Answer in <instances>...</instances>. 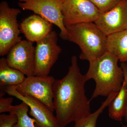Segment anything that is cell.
I'll list each match as a JSON object with an SVG mask.
<instances>
[{
    "instance_id": "cell-1",
    "label": "cell",
    "mask_w": 127,
    "mask_h": 127,
    "mask_svg": "<svg viewBox=\"0 0 127 127\" xmlns=\"http://www.w3.org/2000/svg\"><path fill=\"white\" fill-rule=\"evenodd\" d=\"M87 82L80 71L77 57L73 56L67 74L61 79H55L53 87V106L59 127H66L91 113L85 93Z\"/></svg>"
},
{
    "instance_id": "cell-2",
    "label": "cell",
    "mask_w": 127,
    "mask_h": 127,
    "mask_svg": "<svg viewBox=\"0 0 127 127\" xmlns=\"http://www.w3.org/2000/svg\"><path fill=\"white\" fill-rule=\"evenodd\" d=\"M119 61L107 52L98 59L89 62L88 70L84 76L87 81L93 79L96 84L91 100L99 96L107 97L120 91L124 77L122 68L118 66Z\"/></svg>"
},
{
    "instance_id": "cell-3",
    "label": "cell",
    "mask_w": 127,
    "mask_h": 127,
    "mask_svg": "<svg viewBox=\"0 0 127 127\" xmlns=\"http://www.w3.org/2000/svg\"><path fill=\"white\" fill-rule=\"evenodd\" d=\"M67 40L79 46L80 59L93 61L108 52V36L94 22L78 23L66 27Z\"/></svg>"
},
{
    "instance_id": "cell-4",
    "label": "cell",
    "mask_w": 127,
    "mask_h": 127,
    "mask_svg": "<svg viewBox=\"0 0 127 127\" xmlns=\"http://www.w3.org/2000/svg\"><path fill=\"white\" fill-rule=\"evenodd\" d=\"M21 13L17 8L9 6L3 1L0 4V56L8 54L11 47L22 40L17 18Z\"/></svg>"
},
{
    "instance_id": "cell-5",
    "label": "cell",
    "mask_w": 127,
    "mask_h": 127,
    "mask_svg": "<svg viewBox=\"0 0 127 127\" xmlns=\"http://www.w3.org/2000/svg\"><path fill=\"white\" fill-rule=\"evenodd\" d=\"M18 5L23 10L32 11L60 30L59 36L67 40L68 32L63 22L62 12L63 0H18Z\"/></svg>"
},
{
    "instance_id": "cell-6",
    "label": "cell",
    "mask_w": 127,
    "mask_h": 127,
    "mask_svg": "<svg viewBox=\"0 0 127 127\" xmlns=\"http://www.w3.org/2000/svg\"><path fill=\"white\" fill-rule=\"evenodd\" d=\"M58 35L52 31L36 42L35 47V76H47L58 59L62 48L58 44Z\"/></svg>"
},
{
    "instance_id": "cell-7",
    "label": "cell",
    "mask_w": 127,
    "mask_h": 127,
    "mask_svg": "<svg viewBox=\"0 0 127 127\" xmlns=\"http://www.w3.org/2000/svg\"><path fill=\"white\" fill-rule=\"evenodd\" d=\"M55 79L51 76H37L26 78L16 86L17 91L23 96L35 98L54 112L53 84Z\"/></svg>"
},
{
    "instance_id": "cell-8",
    "label": "cell",
    "mask_w": 127,
    "mask_h": 127,
    "mask_svg": "<svg viewBox=\"0 0 127 127\" xmlns=\"http://www.w3.org/2000/svg\"><path fill=\"white\" fill-rule=\"evenodd\" d=\"M62 12L65 26L84 22H95L101 14L89 0H63Z\"/></svg>"
},
{
    "instance_id": "cell-9",
    "label": "cell",
    "mask_w": 127,
    "mask_h": 127,
    "mask_svg": "<svg viewBox=\"0 0 127 127\" xmlns=\"http://www.w3.org/2000/svg\"><path fill=\"white\" fill-rule=\"evenodd\" d=\"M6 59L10 66L21 71L27 77L35 76V47L33 42L21 40L11 47Z\"/></svg>"
},
{
    "instance_id": "cell-10",
    "label": "cell",
    "mask_w": 127,
    "mask_h": 127,
    "mask_svg": "<svg viewBox=\"0 0 127 127\" xmlns=\"http://www.w3.org/2000/svg\"><path fill=\"white\" fill-rule=\"evenodd\" d=\"M4 88V92L21 100L29 106V114L35 120L37 127H59L53 111L45 104L32 97L21 95L16 90V86Z\"/></svg>"
},
{
    "instance_id": "cell-11",
    "label": "cell",
    "mask_w": 127,
    "mask_h": 127,
    "mask_svg": "<svg viewBox=\"0 0 127 127\" xmlns=\"http://www.w3.org/2000/svg\"><path fill=\"white\" fill-rule=\"evenodd\" d=\"M94 23L107 36L127 30V0H120L112 9L101 13Z\"/></svg>"
},
{
    "instance_id": "cell-12",
    "label": "cell",
    "mask_w": 127,
    "mask_h": 127,
    "mask_svg": "<svg viewBox=\"0 0 127 127\" xmlns=\"http://www.w3.org/2000/svg\"><path fill=\"white\" fill-rule=\"evenodd\" d=\"M53 25L41 16L34 14L24 19L20 28L27 40L34 43L50 34L52 31Z\"/></svg>"
},
{
    "instance_id": "cell-13",
    "label": "cell",
    "mask_w": 127,
    "mask_h": 127,
    "mask_svg": "<svg viewBox=\"0 0 127 127\" xmlns=\"http://www.w3.org/2000/svg\"><path fill=\"white\" fill-rule=\"evenodd\" d=\"M107 50L119 61L127 63V30L108 35Z\"/></svg>"
},
{
    "instance_id": "cell-14",
    "label": "cell",
    "mask_w": 127,
    "mask_h": 127,
    "mask_svg": "<svg viewBox=\"0 0 127 127\" xmlns=\"http://www.w3.org/2000/svg\"><path fill=\"white\" fill-rule=\"evenodd\" d=\"M127 109V83L124 80L120 91L108 106L109 117L115 121L122 122Z\"/></svg>"
},
{
    "instance_id": "cell-15",
    "label": "cell",
    "mask_w": 127,
    "mask_h": 127,
    "mask_svg": "<svg viewBox=\"0 0 127 127\" xmlns=\"http://www.w3.org/2000/svg\"><path fill=\"white\" fill-rule=\"evenodd\" d=\"M25 74L19 70L10 66L6 58L0 59V87L17 86L24 81Z\"/></svg>"
},
{
    "instance_id": "cell-16",
    "label": "cell",
    "mask_w": 127,
    "mask_h": 127,
    "mask_svg": "<svg viewBox=\"0 0 127 127\" xmlns=\"http://www.w3.org/2000/svg\"><path fill=\"white\" fill-rule=\"evenodd\" d=\"M118 93H113L108 95L97 110L93 113H91L88 116L75 122L73 127H96L97 122L99 116L105 108L108 107Z\"/></svg>"
},
{
    "instance_id": "cell-17",
    "label": "cell",
    "mask_w": 127,
    "mask_h": 127,
    "mask_svg": "<svg viewBox=\"0 0 127 127\" xmlns=\"http://www.w3.org/2000/svg\"><path fill=\"white\" fill-rule=\"evenodd\" d=\"M29 107L22 102L16 106H12L9 112L15 114L17 116L18 121L14 127H37L35 120L28 115Z\"/></svg>"
},
{
    "instance_id": "cell-18",
    "label": "cell",
    "mask_w": 127,
    "mask_h": 127,
    "mask_svg": "<svg viewBox=\"0 0 127 127\" xmlns=\"http://www.w3.org/2000/svg\"><path fill=\"white\" fill-rule=\"evenodd\" d=\"M95 5L101 13H104L112 9L120 0H89Z\"/></svg>"
},
{
    "instance_id": "cell-19",
    "label": "cell",
    "mask_w": 127,
    "mask_h": 127,
    "mask_svg": "<svg viewBox=\"0 0 127 127\" xmlns=\"http://www.w3.org/2000/svg\"><path fill=\"white\" fill-rule=\"evenodd\" d=\"M17 121L18 118L15 114L1 113L0 115V127H14Z\"/></svg>"
},
{
    "instance_id": "cell-20",
    "label": "cell",
    "mask_w": 127,
    "mask_h": 127,
    "mask_svg": "<svg viewBox=\"0 0 127 127\" xmlns=\"http://www.w3.org/2000/svg\"><path fill=\"white\" fill-rule=\"evenodd\" d=\"M13 99L11 97L4 98L1 97L0 98V113L9 112V109L12 106Z\"/></svg>"
},
{
    "instance_id": "cell-21",
    "label": "cell",
    "mask_w": 127,
    "mask_h": 127,
    "mask_svg": "<svg viewBox=\"0 0 127 127\" xmlns=\"http://www.w3.org/2000/svg\"><path fill=\"white\" fill-rule=\"evenodd\" d=\"M121 67L122 68L124 75V80L127 83V63H122ZM125 121L127 123V109L125 116Z\"/></svg>"
},
{
    "instance_id": "cell-22",
    "label": "cell",
    "mask_w": 127,
    "mask_h": 127,
    "mask_svg": "<svg viewBox=\"0 0 127 127\" xmlns=\"http://www.w3.org/2000/svg\"><path fill=\"white\" fill-rule=\"evenodd\" d=\"M122 127H127V125H123Z\"/></svg>"
},
{
    "instance_id": "cell-23",
    "label": "cell",
    "mask_w": 127,
    "mask_h": 127,
    "mask_svg": "<svg viewBox=\"0 0 127 127\" xmlns=\"http://www.w3.org/2000/svg\"></svg>"
}]
</instances>
